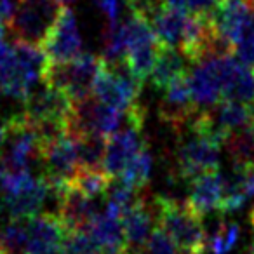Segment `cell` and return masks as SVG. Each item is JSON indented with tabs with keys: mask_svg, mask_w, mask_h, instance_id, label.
Returning a JSON list of instances; mask_svg holds the SVG:
<instances>
[{
	"mask_svg": "<svg viewBox=\"0 0 254 254\" xmlns=\"http://www.w3.org/2000/svg\"><path fill=\"white\" fill-rule=\"evenodd\" d=\"M47 63L49 58L42 47L14 42L11 56L0 64V94L25 101L42 78Z\"/></svg>",
	"mask_w": 254,
	"mask_h": 254,
	"instance_id": "cell-1",
	"label": "cell"
},
{
	"mask_svg": "<svg viewBox=\"0 0 254 254\" xmlns=\"http://www.w3.org/2000/svg\"><path fill=\"white\" fill-rule=\"evenodd\" d=\"M157 226L176 242L180 251H200L207 247L202 218L187 202L176 198L157 197L153 200Z\"/></svg>",
	"mask_w": 254,
	"mask_h": 254,
	"instance_id": "cell-2",
	"label": "cell"
},
{
	"mask_svg": "<svg viewBox=\"0 0 254 254\" xmlns=\"http://www.w3.org/2000/svg\"><path fill=\"white\" fill-rule=\"evenodd\" d=\"M64 7L60 0H18L14 14L5 23L9 35L14 42L42 47Z\"/></svg>",
	"mask_w": 254,
	"mask_h": 254,
	"instance_id": "cell-3",
	"label": "cell"
},
{
	"mask_svg": "<svg viewBox=\"0 0 254 254\" xmlns=\"http://www.w3.org/2000/svg\"><path fill=\"white\" fill-rule=\"evenodd\" d=\"M103 64V58L94 54L82 53L75 60L66 63H49L46 64L40 80L44 84L56 87L70 96L71 101H78L92 94V84Z\"/></svg>",
	"mask_w": 254,
	"mask_h": 254,
	"instance_id": "cell-4",
	"label": "cell"
},
{
	"mask_svg": "<svg viewBox=\"0 0 254 254\" xmlns=\"http://www.w3.org/2000/svg\"><path fill=\"white\" fill-rule=\"evenodd\" d=\"M124 32L127 51L122 64L134 77L145 82L152 75L162 44L157 39L148 19L134 12H131V16L124 21Z\"/></svg>",
	"mask_w": 254,
	"mask_h": 254,
	"instance_id": "cell-5",
	"label": "cell"
},
{
	"mask_svg": "<svg viewBox=\"0 0 254 254\" xmlns=\"http://www.w3.org/2000/svg\"><path fill=\"white\" fill-rule=\"evenodd\" d=\"M119 131L108 136L106 153L103 167L112 178H119L120 173L129 166L132 159L145 146L143 139V126H145V110L136 103L126 112V119Z\"/></svg>",
	"mask_w": 254,
	"mask_h": 254,
	"instance_id": "cell-6",
	"label": "cell"
},
{
	"mask_svg": "<svg viewBox=\"0 0 254 254\" xmlns=\"http://www.w3.org/2000/svg\"><path fill=\"white\" fill-rule=\"evenodd\" d=\"M143 80L131 73L124 64H110L103 58V64L92 84V96L98 101L117 110H127L138 103Z\"/></svg>",
	"mask_w": 254,
	"mask_h": 254,
	"instance_id": "cell-7",
	"label": "cell"
},
{
	"mask_svg": "<svg viewBox=\"0 0 254 254\" xmlns=\"http://www.w3.org/2000/svg\"><path fill=\"white\" fill-rule=\"evenodd\" d=\"M178 174L183 180H195L209 171H218L219 145L205 136L191 132V138L178 148Z\"/></svg>",
	"mask_w": 254,
	"mask_h": 254,
	"instance_id": "cell-8",
	"label": "cell"
},
{
	"mask_svg": "<svg viewBox=\"0 0 254 254\" xmlns=\"http://www.w3.org/2000/svg\"><path fill=\"white\" fill-rule=\"evenodd\" d=\"M28 246L26 254H61L68 232L60 214L46 212L35 214L28 221Z\"/></svg>",
	"mask_w": 254,
	"mask_h": 254,
	"instance_id": "cell-9",
	"label": "cell"
},
{
	"mask_svg": "<svg viewBox=\"0 0 254 254\" xmlns=\"http://www.w3.org/2000/svg\"><path fill=\"white\" fill-rule=\"evenodd\" d=\"M42 49L53 63H66L82 54V37L78 32L77 16L70 7L63 9Z\"/></svg>",
	"mask_w": 254,
	"mask_h": 254,
	"instance_id": "cell-10",
	"label": "cell"
},
{
	"mask_svg": "<svg viewBox=\"0 0 254 254\" xmlns=\"http://www.w3.org/2000/svg\"><path fill=\"white\" fill-rule=\"evenodd\" d=\"M164 91L166 94H164L162 105H160V119L171 124L174 131L180 132L181 127L188 126L193 113L198 110L193 101V96H191L188 73L174 78Z\"/></svg>",
	"mask_w": 254,
	"mask_h": 254,
	"instance_id": "cell-11",
	"label": "cell"
},
{
	"mask_svg": "<svg viewBox=\"0 0 254 254\" xmlns=\"http://www.w3.org/2000/svg\"><path fill=\"white\" fill-rule=\"evenodd\" d=\"M25 110L32 122L42 120H68L73 101L63 91L44 84L40 87H33V91L25 99Z\"/></svg>",
	"mask_w": 254,
	"mask_h": 254,
	"instance_id": "cell-12",
	"label": "cell"
},
{
	"mask_svg": "<svg viewBox=\"0 0 254 254\" xmlns=\"http://www.w3.org/2000/svg\"><path fill=\"white\" fill-rule=\"evenodd\" d=\"M219 58L211 56L195 63V68L188 75L193 101L198 108H211L223 99V80Z\"/></svg>",
	"mask_w": 254,
	"mask_h": 254,
	"instance_id": "cell-13",
	"label": "cell"
},
{
	"mask_svg": "<svg viewBox=\"0 0 254 254\" xmlns=\"http://www.w3.org/2000/svg\"><path fill=\"white\" fill-rule=\"evenodd\" d=\"M122 226L129 254H139L157 226L155 207L139 197L136 204L122 216Z\"/></svg>",
	"mask_w": 254,
	"mask_h": 254,
	"instance_id": "cell-14",
	"label": "cell"
},
{
	"mask_svg": "<svg viewBox=\"0 0 254 254\" xmlns=\"http://www.w3.org/2000/svg\"><path fill=\"white\" fill-rule=\"evenodd\" d=\"M58 198V214L63 219L70 232L73 230H87L91 221L94 219L96 205L91 197L78 191L71 183L56 195Z\"/></svg>",
	"mask_w": 254,
	"mask_h": 254,
	"instance_id": "cell-15",
	"label": "cell"
},
{
	"mask_svg": "<svg viewBox=\"0 0 254 254\" xmlns=\"http://www.w3.org/2000/svg\"><path fill=\"white\" fill-rule=\"evenodd\" d=\"M216 30L225 39L232 40L233 46L251 25V7L247 0H221V4L212 12Z\"/></svg>",
	"mask_w": 254,
	"mask_h": 254,
	"instance_id": "cell-16",
	"label": "cell"
},
{
	"mask_svg": "<svg viewBox=\"0 0 254 254\" xmlns=\"http://www.w3.org/2000/svg\"><path fill=\"white\" fill-rule=\"evenodd\" d=\"M87 232L91 233L103 254H129L120 218L110 216L108 212H105L103 216L96 214L91 225L87 226Z\"/></svg>",
	"mask_w": 254,
	"mask_h": 254,
	"instance_id": "cell-17",
	"label": "cell"
},
{
	"mask_svg": "<svg viewBox=\"0 0 254 254\" xmlns=\"http://www.w3.org/2000/svg\"><path fill=\"white\" fill-rule=\"evenodd\" d=\"M223 197V178L218 171H209L195 180H191V191L188 204L195 209L200 216H205L209 212L219 211Z\"/></svg>",
	"mask_w": 254,
	"mask_h": 254,
	"instance_id": "cell-18",
	"label": "cell"
},
{
	"mask_svg": "<svg viewBox=\"0 0 254 254\" xmlns=\"http://www.w3.org/2000/svg\"><path fill=\"white\" fill-rule=\"evenodd\" d=\"M51 193V187L44 176L35 178L33 183L14 195L4 197V204L12 218L30 219L39 212L40 205L44 204L46 197Z\"/></svg>",
	"mask_w": 254,
	"mask_h": 254,
	"instance_id": "cell-19",
	"label": "cell"
},
{
	"mask_svg": "<svg viewBox=\"0 0 254 254\" xmlns=\"http://www.w3.org/2000/svg\"><path fill=\"white\" fill-rule=\"evenodd\" d=\"M187 11H180V9L164 5L160 7L155 14L150 19L153 32H155L157 39L160 40L162 46L167 47H178L183 39L185 25H187Z\"/></svg>",
	"mask_w": 254,
	"mask_h": 254,
	"instance_id": "cell-20",
	"label": "cell"
},
{
	"mask_svg": "<svg viewBox=\"0 0 254 254\" xmlns=\"http://www.w3.org/2000/svg\"><path fill=\"white\" fill-rule=\"evenodd\" d=\"M185 60L181 51H176V47H167L162 46L159 53V58L155 61V66L150 75L153 87L157 89H166L174 78L180 75L187 73V66H185Z\"/></svg>",
	"mask_w": 254,
	"mask_h": 254,
	"instance_id": "cell-21",
	"label": "cell"
},
{
	"mask_svg": "<svg viewBox=\"0 0 254 254\" xmlns=\"http://www.w3.org/2000/svg\"><path fill=\"white\" fill-rule=\"evenodd\" d=\"M211 112L214 119L221 127H225L226 131L233 132L240 127H246L247 124L253 122V112H251V105L247 103H240L235 99H226L223 98L218 105L211 106Z\"/></svg>",
	"mask_w": 254,
	"mask_h": 254,
	"instance_id": "cell-22",
	"label": "cell"
},
{
	"mask_svg": "<svg viewBox=\"0 0 254 254\" xmlns=\"http://www.w3.org/2000/svg\"><path fill=\"white\" fill-rule=\"evenodd\" d=\"M106 143H108L106 136L96 134V132L77 136L78 167H85V169H105L103 162H105Z\"/></svg>",
	"mask_w": 254,
	"mask_h": 254,
	"instance_id": "cell-23",
	"label": "cell"
},
{
	"mask_svg": "<svg viewBox=\"0 0 254 254\" xmlns=\"http://www.w3.org/2000/svg\"><path fill=\"white\" fill-rule=\"evenodd\" d=\"M70 183L71 187H75L84 195L94 198L108 191L110 185H112V176L105 169H85V167H78Z\"/></svg>",
	"mask_w": 254,
	"mask_h": 254,
	"instance_id": "cell-24",
	"label": "cell"
},
{
	"mask_svg": "<svg viewBox=\"0 0 254 254\" xmlns=\"http://www.w3.org/2000/svg\"><path fill=\"white\" fill-rule=\"evenodd\" d=\"M126 32L124 23L119 19L108 21L105 32H103V58L110 64H122L126 58Z\"/></svg>",
	"mask_w": 254,
	"mask_h": 254,
	"instance_id": "cell-25",
	"label": "cell"
},
{
	"mask_svg": "<svg viewBox=\"0 0 254 254\" xmlns=\"http://www.w3.org/2000/svg\"><path fill=\"white\" fill-rule=\"evenodd\" d=\"M152 173V155L146 148H143L134 159L129 162V166L120 173L119 180H122L126 185H129L134 190L141 191L146 187Z\"/></svg>",
	"mask_w": 254,
	"mask_h": 254,
	"instance_id": "cell-26",
	"label": "cell"
},
{
	"mask_svg": "<svg viewBox=\"0 0 254 254\" xmlns=\"http://www.w3.org/2000/svg\"><path fill=\"white\" fill-rule=\"evenodd\" d=\"M226 148L237 162H254V120L230 134Z\"/></svg>",
	"mask_w": 254,
	"mask_h": 254,
	"instance_id": "cell-27",
	"label": "cell"
},
{
	"mask_svg": "<svg viewBox=\"0 0 254 254\" xmlns=\"http://www.w3.org/2000/svg\"><path fill=\"white\" fill-rule=\"evenodd\" d=\"M61 254H101V251L87 230H73L68 232Z\"/></svg>",
	"mask_w": 254,
	"mask_h": 254,
	"instance_id": "cell-28",
	"label": "cell"
},
{
	"mask_svg": "<svg viewBox=\"0 0 254 254\" xmlns=\"http://www.w3.org/2000/svg\"><path fill=\"white\" fill-rule=\"evenodd\" d=\"M139 254H180V247L160 226H155L148 242Z\"/></svg>",
	"mask_w": 254,
	"mask_h": 254,
	"instance_id": "cell-29",
	"label": "cell"
},
{
	"mask_svg": "<svg viewBox=\"0 0 254 254\" xmlns=\"http://www.w3.org/2000/svg\"><path fill=\"white\" fill-rule=\"evenodd\" d=\"M235 56L242 61L244 64H247L249 68L254 70V26L253 19L251 25L246 28V32L240 35V39L235 42Z\"/></svg>",
	"mask_w": 254,
	"mask_h": 254,
	"instance_id": "cell-30",
	"label": "cell"
},
{
	"mask_svg": "<svg viewBox=\"0 0 254 254\" xmlns=\"http://www.w3.org/2000/svg\"><path fill=\"white\" fill-rule=\"evenodd\" d=\"M219 4L221 0H188L187 11L195 14H212Z\"/></svg>",
	"mask_w": 254,
	"mask_h": 254,
	"instance_id": "cell-31",
	"label": "cell"
},
{
	"mask_svg": "<svg viewBox=\"0 0 254 254\" xmlns=\"http://www.w3.org/2000/svg\"><path fill=\"white\" fill-rule=\"evenodd\" d=\"M94 4L98 5V9L103 14L108 18V21L119 19L120 12V0H94Z\"/></svg>",
	"mask_w": 254,
	"mask_h": 254,
	"instance_id": "cell-32",
	"label": "cell"
},
{
	"mask_svg": "<svg viewBox=\"0 0 254 254\" xmlns=\"http://www.w3.org/2000/svg\"><path fill=\"white\" fill-rule=\"evenodd\" d=\"M7 136H9V124L7 120L0 119V150L4 148L5 143H7Z\"/></svg>",
	"mask_w": 254,
	"mask_h": 254,
	"instance_id": "cell-33",
	"label": "cell"
},
{
	"mask_svg": "<svg viewBox=\"0 0 254 254\" xmlns=\"http://www.w3.org/2000/svg\"><path fill=\"white\" fill-rule=\"evenodd\" d=\"M11 53H12V47L9 46V44L5 42L4 39L0 40V64L4 63V61L7 60L9 56H11Z\"/></svg>",
	"mask_w": 254,
	"mask_h": 254,
	"instance_id": "cell-34",
	"label": "cell"
},
{
	"mask_svg": "<svg viewBox=\"0 0 254 254\" xmlns=\"http://www.w3.org/2000/svg\"><path fill=\"white\" fill-rule=\"evenodd\" d=\"M164 4L169 5V7L180 9V11H187L188 0H164ZM187 12H188V11H187Z\"/></svg>",
	"mask_w": 254,
	"mask_h": 254,
	"instance_id": "cell-35",
	"label": "cell"
},
{
	"mask_svg": "<svg viewBox=\"0 0 254 254\" xmlns=\"http://www.w3.org/2000/svg\"><path fill=\"white\" fill-rule=\"evenodd\" d=\"M5 166H4V162H2V159H0V180H2V178H4V174H5Z\"/></svg>",
	"mask_w": 254,
	"mask_h": 254,
	"instance_id": "cell-36",
	"label": "cell"
},
{
	"mask_svg": "<svg viewBox=\"0 0 254 254\" xmlns=\"http://www.w3.org/2000/svg\"><path fill=\"white\" fill-rule=\"evenodd\" d=\"M61 4H64V5H68V4H73L75 0H60Z\"/></svg>",
	"mask_w": 254,
	"mask_h": 254,
	"instance_id": "cell-37",
	"label": "cell"
}]
</instances>
